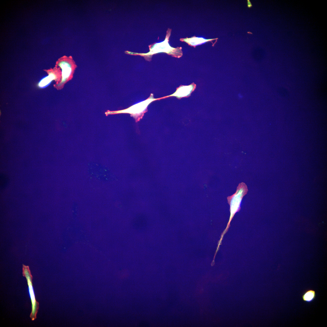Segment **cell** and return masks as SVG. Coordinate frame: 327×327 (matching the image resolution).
Here are the masks:
<instances>
[{
	"mask_svg": "<svg viewBox=\"0 0 327 327\" xmlns=\"http://www.w3.org/2000/svg\"><path fill=\"white\" fill-rule=\"evenodd\" d=\"M55 66L60 68L62 70L60 82L54 85L55 88L59 90L62 88L64 84L72 79L77 65L71 56L64 55L58 59Z\"/></svg>",
	"mask_w": 327,
	"mask_h": 327,
	"instance_id": "1",
	"label": "cell"
},
{
	"mask_svg": "<svg viewBox=\"0 0 327 327\" xmlns=\"http://www.w3.org/2000/svg\"><path fill=\"white\" fill-rule=\"evenodd\" d=\"M248 191V189L246 184L243 182H241L239 184L237 187L235 193L232 195L227 197L228 202L230 205V215L227 226L224 234L226 232L227 229L229 227L230 223L235 214L240 210L242 198L247 194Z\"/></svg>",
	"mask_w": 327,
	"mask_h": 327,
	"instance_id": "2",
	"label": "cell"
},
{
	"mask_svg": "<svg viewBox=\"0 0 327 327\" xmlns=\"http://www.w3.org/2000/svg\"><path fill=\"white\" fill-rule=\"evenodd\" d=\"M171 30V29L168 28L164 41L159 43H154L149 46L150 54L164 52L176 57H179L182 55L181 47L174 48L171 47L168 43Z\"/></svg>",
	"mask_w": 327,
	"mask_h": 327,
	"instance_id": "3",
	"label": "cell"
},
{
	"mask_svg": "<svg viewBox=\"0 0 327 327\" xmlns=\"http://www.w3.org/2000/svg\"><path fill=\"white\" fill-rule=\"evenodd\" d=\"M22 274L25 277L28 286V291L32 304V310L30 317L33 321L36 319V315L39 308V303L35 299L32 283V276L31 274L29 267L23 265Z\"/></svg>",
	"mask_w": 327,
	"mask_h": 327,
	"instance_id": "4",
	"label": "cell"
},
{
	"mask_svg": "<svg viewBox=\"0 0 327 327\" xmlns=\"http://www.w3.org/2000/svg\"><path fill=\"white\" fill-rule=\"evenodd\" d=\"M218 39V38H216L213 39H205L202 37H197L195 36L190 38L187 37L186 38H181L180 39V40L182 41L185 42L189 45L195 48L196 46L208 41H211L213 46L214 44L211 41L215 40H217Z\"/></svg>",
	"mask_w": 327,
	"mask_h": 327,
	"instance_id": "5",
	"label": "cell"
},
{
	"mask_svg": "<svg viewBox=\"0 0 327 327\" xmlns=\"http://www.w3.org/2000/svg\"><path fill=\"white\" fill-rule=\"evenodd\" d=\"M316 296L315 291L312 289H309L304 292L302 296V299L305 302L310 303L315 299Z\"/></svg>",
	"mask_w": 327,
	"mask_h": 327,
	"instance_id": "6",
	"label": "cell"
}]
</instances>
